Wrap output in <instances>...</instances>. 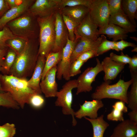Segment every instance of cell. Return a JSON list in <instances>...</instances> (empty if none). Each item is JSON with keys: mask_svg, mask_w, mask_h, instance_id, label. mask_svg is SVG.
Segmentation results:
<instances>
[{"mask_svg": "<svg viewBox=\"0 0 137 137\" xmlns=\"http://www.w3.org/2000/svg\"><path fill=\"white\" fill-rule=\"evenodd\" d=\"M39 39L28 40L23 50L17 55L9 75L27 79L31 77L39 56Z\"/></svg>", "mask_w": 137, "mask_h": 137, "instance_id": "6da1fadb", "label": "cell"}, {"mask_svg": "<svg viewBox=\"0 0 137 137\" xmlns=\"http://www.w3.org/2000/svg\"><path fill=\"white\" fill-rule=\"evenodd\" d=\"M27 81V79L11 75H0V82L3 91L9 93L22 109L26 104H28L31 96L37 93L28 86Z\"/></svg>", "mask_w": 137, "mask_h": 137, "instance_id": "7a4b0ae2", "label": "cell"}, {"mask_svg": "<svg viewBox=\"0 0 137 137\" xmlns=\"http://www.w3.org/2000/svg\"><path fill=\"white\" fill-rule=\"evenodd\" d=\"M6 26L16 37L27 40L39 38V27L37 18L28 11Z\"/></svg>", "mask_w": 137, "mask_h": 137, "instance_id": "3957f363", "label": "cell"}, {"mask_svg": "<svg viewBox=\"0 0 137 137\" xmlns=\"http://www.w3.org/2000/svg\"><path fill=\"white\" fill-rule=\"evenodd\" d=\"M133 81L132 78L125 81L120 79L116 83L110 84V80L104 81L96 88L91 94L93 99L101 100L105 98L119 99L128 104L127 91Z\"/></svg>", "mask_w": 137, "mask_h": 137, "instance_id": "277c9868", "label": "cell"}, {"mask_svg": "<svg viewBox=\"0 0 137 137\" xmlns=\"http://www.w3.org/2000/svg\"><path fill=\"white\" fill-rule=\"evenodd\" d=\"M55 13L46 17L37 18L39 27V55L45 57L52 52L55 44Z\"/></svg>", "mask_w": 137, "mask_h": 137, "instance_id": "5b68a950", "label": "cell"}, {"mask_svg": "<svg viewBox=\"0 0 137 137\" xmlns=\"http://www.w3.org/2000/svg\"><path fill=\"white\" fill-rule=\"evenodd\" d=\"M77 83L76 79L70 80L62 86V88L56 93L57 97L55 102L56 106L61 107L62 111L64 115H71L72 118L73 126H75L77 122L75 118V112L72 108L73 100L72 90L77 88Z\"/></svg>", "mask_w": 137, "mask_h": 137, "instance_id": "8992f818", "label": "cell"}, {"mask_svg": "<svg viewBox=\"0 0 137 137\" xmlns=\"http://www.w3.org/2000/svg\"><path fill=\"white\" fill-rule=\"evenodd\" d=\"M89 13L94 22L99 28L109 23L110 15L107 0H93Z\"/></svg>", "mask_w": 137, "mask_h": 137, "instance_id": "52a82bcc", "label": "cell"}, {"mask_svg": "<svg viewBox=\"0 0 137 137\" xmlns=\"http://www.w3.org/2000/svg\"><path fill=\"white\" fill-rule=\"evenodd\" d=\"M96 60L97 64L95 67L87 68L76 79L77 83L76 95L82 92H89L92 90V83L95 80L98 74L103 71L99 60L96 58Z\"/></svg>", "mask_w": 137, "mask_h": 137, "instance_id": "ba28073f", "label": "cell"}, {"mask_svg": "<svg viewBox=\"0 0 137 137\" xmlns=\"http://www.w3.org/2000/svg\"><path fill=\"white\" fill-rule=\"evenodd\" d=\"M75 43V41H72L68 38L66 45L62 49L61 59L57 65L56 77L59 80H61L62 78L67 81L70 80L71 57Z\"/></svg>", "mask_w": 137, "mask_h": 137, "instance_id": "9c48e42d", "label": "cell"}, {"mask_svg": "<svg viewBox=\"0 0 137 137\" xmlns=\"http://www.w3.org/2000/svg\"><path fill=\"white\" fill-rule=\"evenodd\" d=\"M55 43L52 52H56L62 49L68 38L67 29L59 10L55 13Z\"/></svg>", "mask_w": 137, "mask_h": 137, "instance_id": "30bf717a", "label": "cell"}, {"mask_svg": "<svg viewBox=\"0 0 137 137\" xmlns=\"http://www.w3.org/2000/svg\"><path fill=\"white\" fill-rule=\"evenodd\" d=\"M98 27L91 19L89 12L75 28L74 30L75 39L83 38L93 40H97L99 37Z\"/></svg>", "mask_w": 137, "mask_h": 137, "instance_id": "8fae6325", "label": "cell"}, {"mask_svg": "<svg viewBox=\"0 0 137 137\" xmlns=\"http://www.w3.org/2000/svg\"><path fill=\"white\" fill-rule=\"evenodd\" d=\"M59 10L58 0H36L28 11L38 18L48 16Z\"/></svg>", "mask_w": 137, "mask_h": 137, "instance_id": "7c38bea8", "label": "cell"}, {"mask_svg": "<svg viewBox=\"0 0 137 137\" xmlns=\"http://www.w3.org/2000/svg\"><path fill=\"white\" fill-rule=\"evenodd\" d=\"M35 0H23L19 4L9 9L0 18V30L9 22L27 11Z\"/></svg>", "mask_w": 137, "mask_h": 137, "instance_id": "4fadbf2b", "label": "cell"}, {"mask_svg": "<svg viewBox=\"0 0 137 137\" xmlns=\"http://www.w3.org/2000/svg\"><path fill=\"white\" fill-rule=\"evenodd\" d=\"M57 68L56 65L50 69L40 82L41 91L46 97H55L58 91V84L56 80Z\"/></svg>", "mask_w": 137, "mask_h": 137, "instance_id": "5bb4252c", "label": "cell"}, {"mask_svg": "<svg viewBox=\"0 0 137 137\" xmlns=\"http://www.w3.org/2000/svg\"><path fill=\"white\" fill-rule=\"evenodd\" d=\"M104 104L101 100L93 99L92 101H85L80 108L75 112L74 116L78 119L88 116L94 119L98 117V110L102 108Z\"/></svg>", "mask_w": 137, "mask_h": 137, "instance_id": "9a60e30c", "label": "cell"}, {"mask_svg": "<svg viewBox=\"0 0 137 137\" xmlns=\"http://www.w3.org/2000/svg\"><path fill=\"white\" fill-rule=\"evenodd\" d=\"M75 45L71 57V63L83 53L96 49L101 42V38L99 37L97 40H93L81 38L75 39Z\"/></svg>", "mask_w": 137, "mask_h": 137, "instance_id": "2e32d148", "label": "cell"}, {"mask_svg": "<svg viewBox=\"0 0 137 137\" xmlns=\"http://www.w3.org/2000/svg\"><path fill=\"white\" fill-rule=\"evenodd\" d=\"M46 58L43 56L39 55L36 64L31 78L27 81L28 86L37 93L41 94L40 83L45 62Z\"/></svg>", "mask_w": 137, "mask_h": 137, "instance_id": "e0dca14e", "label": "cell"}, {"mask_svg": "<svg viewBox=\"0 0 137 137\" xmlns=\"http://www.w3.org/2000/svg\"><path fill=\"white\" fill-rule=\"evenodd\" d=\"M103 71L105 73L104 81L113 80L124 68L125 64L112 60L109 57H105L101 62Z\"/></svg>", "mask_w": 137, "mask_h": 137, "instance_id": "ac0fdd59", "label": "cell"}, {"mask_svg": "<svg viewBox=\"0 0 137 137\" xmlns=\"http://www.w3.org/2000/svg\"><path fill=\"white\" fill-rule=\"evenodd\" d=\"M137 133V124L130 119H126L114 128L110 137H133Z\"/></svg>", "mask_w": 137, "mask_h": 137, "instance_id": "d6986e66", "label": "cell"}, {"mask_svg": "<svg viewBox=\"0 0 137 137\" xmlns=\"http://www.w3.org/2000/svg\"><path fill=\"white\" fill-rule=\"evenodd\" d=\"M59 10L62 15L68 17L78 25L89 11V8L83 5L66 7Z\"/></svg>", "mask_w": 137, "mask_h": 137, "instance_id": "ffe728a7", "label": "cell"}, {"mask_svg": "<svg viewBox=\"0 0 137 137\" xmlns=\"http://www.w3.org/2000/svg\"><path fill=\"white\" fill-rule=\"evenodd\" d=\"M128 32L119 26L112 24L108 23L106 25L99 28L98 33L100 35H106L109 39H112L113 41L116 42L118 40L127 39Z\"/></svg>", "mask_w": 137, "mask_h": 137, "instance_id": "44dd1931", "label": "cell"}, {"mask_svg": "<svg viewBox=\"0 0 137 137\" xmlns=\"http://www.w3.org/2000/svg\"><path fill=\"white\" fill-rule=\"evenodd\" d=\"M109 23L116 25L127 32L132 33L136 31V26L130 21L124 12L110 15Z\"/></svg>", "mask_w": 137, "mask_h": 137, "instance_id": "7402d4cb", "label": "cell"}, {"mask_svg": "<svg viewBox=\"0 0 137 137\" xmlns=\"http://www.w3.org/2000/svg\"><path fill=\"white\" fill-rule=\"evenodd\" d=\"M104 115H101L96 118L90 119L86 117L84 118L89 121L92 124L93 129V137H104V132L109 126V124L104 119Z\"/></svg>", "mask_w": 137, "mask_h": 137, "instance_id": "603a6c76", "label": "cell"}, {"mask_svg": "<svg viewBox=\"0 0 137 137\" xmlns=\"http://www.w3.org/2000/svg\"><path fill=\"white\" fill-rule=\"evenodd\" d=\"M125 103L120 100L116 102L112 106L113 109L107 116L109 121L122 122L124 119V113L128 112V108L125 105Z\"/></svg>", "mask_w": 137, "mask_h": 137, "instance_id": "cb8c5ba5", "label": "cell"}, {"mask_svg": "<svg viewBox=\"0 0 137 137\" xmlns=\"http://www.w3.org/2000/svg\"><path fill=\"white\" fill-rule=\"evenodd\" d=\"M122 7L124 13L127 15L131 23L136 26L135 19L137 10V0H122Z\"/></svg>", "mask_w": 137, "mask_h": 137, "instance_id": "d4e9b609", "label": "cell"}, {"mask_svg": "<svg viewBox=\"0 0 137 137\" xmlns=\"http://www.w3.org/2000/svg\"><path fill=\"white\" fill-rule=\"evenodd\" d=\"M130 72L133 81L130 91L127 93L128 107L132 110L137 109V72Z\"/></svg>", "mask_w": 137, "mask_h": 137, "instance_id": "484cf974", "label": "cell"}, {"mask_svg": "<svg viewBox=\"0 0 137 137\" xmlns=\"http://www.w3.org/2000/svg\"><path fill=\"white\" fill-rule=\"evenodd\" d=\"M62 53V50L56 52H51L46 55L41 80L44 79L45 74L48 71L57 65L61 59Z\"/></svg>", "mask_w": 137, "mask_h": 137, "instance_id": "4316f807", "label": "cell"}, {"mask_svg": "<svg viewBox=\"0 0 137 137\" xmlns=\"http://www.w3.org/2000/svg\"><path fill=\"white\" fill-rule=\"evenodd\" d=\"M17 54L12 50L8 48L4 60L1 67L2 74L9 75L15 61Z\"/></svg>", "mask_w": 137, "mask_h": 137, "instance_id": "83f0119b", "label": "cell"}, {"mask_svg": "<svg viewBox=\"0 0 137 137\" xmlns=\"http://www.w3.org/2000/svg\"><path fill=\"white\" fill-rule=\"evenodd\" d=\"M28 40L22 38L16 37L7 40L6 43L7 47L14 51L17 55L23 50Z\"/></svg>", "mask_w": 137, "mask_h": 137, "instance_id": "f1b7e54d", "label": "cell"}, {"mask_svg": "<svg viewBox=\"0 0 137 137\" xmlns=\"http://www.w3.org/2000/svg\"><path fill=\"white\" fill-rule=\"evenodd\" d=\"M18 109L20 107L8 92H0V107Z\"/></svg>", "mask_w": 137, "mask_h": 137, "instance_id": "f546056e", "label": "cell"}, {"mask_svg": "<svg viewBox=\"0 0 137 137\" xmlns=\"http://www.w3.org/2000/svg\"><path fill=\"white\" fill-rule=\"evenodd\" d=\"M101 42L97 47L96 50V56L101 55L108 51L114 50L116 42L111 41L107 40L106 37L101 35Z\"/></svg>", "mask_w": 137, "mask_h": 137, "instance_id": "4dcf8cb0", "label": "cell"}, {"mask_svg": "<svg viewBox=\"0 0 137 137\" xmlns=\"http://www.w3.org/2000/svg\"><path fill=\"white\" fill-rule=\"evenodd\" d=\"M93 0H58L59 10L66 7L83 5L90 7Z\"/></svg>", "mask_w": 137, "mask_h": 137, "instance_id": "1f68e13d", "label": "cell"}, {"mask_svg": "<svg viewBox=\"0 0 137 137\" xmlns=\"http://www.w3.org/2000/svg\"><path fill=\"white\" fill-rule=\"evenodd\" d=\"M16 37L6 26L4 27L0 30V49H3L8 47L6 45V41Z\"/></svg>", "mask_w": 137, "mask_h": 137, "instance_id": "d6a6232c", "label": "cell"}, {"mask_svg": "<svg viewBox=\"0 0 137 137\" xmlns=\"http://www.w3.org/2000/svg\"><path fill=\"white\" fill-rule=\"evenodd\" d=\"M16 132L15 126L13 124L6 123L0 125V137H13Z\"/></svg>", "mask_w": 137, "mask_h": 137, "instance_id": "836d02e7", "label": "cell"}, {"mask_svg": "<svg viewBox=\"0 0 137 137\" xmlns=\"http://www.w3.org/2000/svg\"><path fill=\"white\" fill-rule=\"evenodd\" d=\"M62 15L63 21L67 29L68 38L70 40L75 41V38L74 30L78 25L68 17L64 15Z\"/></svg>", "mask_w": 137, "mask_h": 137, "instance_id": "e575fe53", "label": "cell"}, {"mask_svg": "<svg viewBox=\"0 0 137 137\" xmlns=\"http://www.w3.org/2000/svg\"><path fill=\"white\" fill-rule=\"evenodd\" d=\"M110 15L123 12L121 0H107Z\"/></svg>", "mask_w": 137, "mask_h": 137, "instance_id": "d590c367", "label": "cell"}, {"mask_svg": "<svg viewBox=\"0 0 137 137\" xmlns=\"http://www.w3.org/2000/svg\"><path fill=\"white\" fill-rule=\"evenodd\" d=\"M41 94L36 93L32 95L29 100L28 104L35 109L42 107L44 105L45 101Z\"/></svg>", "mask_w": 137, "mask_h": 137, "instance_id": "8d00e7d4", "label": "cell"}, {"mask_svg": "<svg viewBox=\"0 0 137 137\" xmlns=\"http://www.w3.org/2000/svg\"><path fill=\"white\" fill-rule=\"evenodd\" d=\"M84 63L83 61L78 59H76L71 63L69 70L70 77L81 73L80 68Z\"/></svg>", "mask_w": 137, "mask_h": 137, "instance_id": "74e56055", "label": "cell"}, {"mask_svg": "<svg viewBox=\"0 0 137 137\" xmlns=\"http://www.w3.org/2000/svg\"><path fill=\"white\" fill-rule=\"evenodd\" d=\"M113 61L117 63L124 64H129L131 57L127 55H124L122 52L120 55H117L113 53H111L109 57Z\"/></svg>", "mask_w": 137, "mask_h": 137, "instance_id": "f35d334b", "label": "cell"}, {"mask_svg": "<svg viewBox=\"0 0 137 137\" xmlns=\"http://www.w3.org/2000/svg\"><path fill=\"white\" fill-rule=\"evenodd\" d=\"M136 46L134 43L127 42L124 40H122L115 42L114 50L118 52L123 50L128 47H131L134 48Z\"/></svg>", "mask_w": 137, "mask_h": 137, "instance_id": "ab89813d", "label": "cell"}, {"mask_svg": "<svg viewBox=\"0 0 137 137\" xmlns=\"http://www.w3.org/2000/svg\"><path fill=\"white\" fill-rule=\"evenodd\" d=\"M96 49L90 50L83 53L79 56L77 59L81 60L84 63L86 62L90 59L96 56Z\"/></svg>", "mask_w": 137, "mask_h": 137, "instance_id": "60d3db41", "label": "cell"}, {"mask_svg": "<svg viewBox=\"0 0 137 137\" xmlns=\"http://www.w3.org/2000/svg\"><path fill=\"white\" fill-rule=\"evenodd\" d=\"M130 71L137 72V56L134 55L131 58L129 63Z\"/></svg>", "mask_w": 137, "mask_h": 137, "instance_id": "b9f144b4", "label": "cell"}, {"mask_svg": "<svg viewBox=\"0 0 137 137\" xmlns=\"http://www.w3.org/2000/svg\"><path fill=\"white\" fill-rule=\"evenodd\" d=\"M9 9L6 0H0V18Z\"/></svg>", "mask_w": 137, "mask_h": 137, "instance_id": "7bdbcfd3", "label": "cell"}, {"mask_svg": "<svg viewBox=\"0 0 137 137\" xmlns=\"http://www.w3.org/2000/svg\"><path fill=\"white\" fill-rule=\"evenodd\" d=\"M128 115L130 119L137 124V109L132 110Z\"/></svg>", "mask_w": 137, "mask_h": 137, "instance_id": "ee69618b", "label": "cell"}, {"mask_svg": "<svg viewBox=\"0 0 137 137\" xmlns=\"http://www.w3.org/2000/svg\"><path fill=\"white\" fill-rule=\"evenodd\" d=\"M8 48L7 47L3 49H0V67H1L3 64Z\"/></svg>", "mask_w": 137, "mask_h": 137, "instance_id": "f6af8a7d", "label": "cell"}, {"mask_svg": "<svg viewBox=\"0 0 137 137\" xmlns=\"http://www.w3.org/2000/svg\"><path fill=\"white\" fill-rule=\"evenodd\" d=\"M10 9L20 4L23 0H6Z\"/></svg>", "mask_w": 137, "mask_h": 137, "instance_id": "bcb514c9", "label": "cell"}, {"mask_svg": "<svg viewBox=\"0 0 137 137\" xmlns=\"http://www.w3.org/2000/svg\"><path fill=\"white\" fill-rule=\"evenodd\" d=\"M1 67H0V73L1 72ZM4 92L3 90H2V89L1 88L0 82V92Z\"/></svg>", "mask_w": 137, "mask_h": 137, "instance_id": "7dc6e473", "label": "cell"}, {"mask_svg": "<svg viewBox=\"0 0 137 137\" xmlns=\"http://www.w3.org/2000/svg\"><path fill=\"white\" fill-rule=\"evenodd\" d=\"M131 51L133 52H137V46L133 48V49Z\"/></svg>", "mask_w": 137, "mask_h": 137, "instance_id": "c3c4849f", "label": "cell"}, {"mask_svg": "<svg viewBox=\"0 0 137 137\" xmlns=\"http://www.w3.org/2000/svg\"><path fill=\"white\" fill-rule=\"evenodd\" d=\"M132 39H133V40L137 41V38L136 37H130Z\"/></svg>", "mask_w": 137, "mask_h": 137, "instance_id": "681fc988", "label": "cell"}, {"mask_svg": "<svg viewBox=\"0 0 137 137\" xmlns=\"http://www.w3.org/2000/svg\"><path fill=\"white\" fill-rule=\"evenodd\" d=\"M133 137H137V134L135 135Z\"/></svg>", "mask_w": 137, "mask_h": 137, "instance_id": "f907efd6", "label": "cell"}]
</instances>
